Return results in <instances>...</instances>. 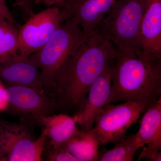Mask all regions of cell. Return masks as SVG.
I'll return each instance as SVG.
<instances>
[{"instance_id":"7a4b0ae2","label":"cell","mask_w":161,"mask_h":161,"mask_svg":"<svg viewBox=\"0 0 161 161\" xmlns=\"http://www.w3.org/2000/svg\"><path fill=\"white\" fill-rule=\"evenodd\" d=\"M115 48L106 104L135 102L142 107L144 113L161 96V60L151 61L142 53Z\"/></svg>"},{"instance_id":"d6986e66","label":"cell","mask_w":161,"mask_h":161,"mask_svg":"<svg viewBox=\"0 0 161 161\" xmlns=\"http://www.w3.org/2000/svg\"><path fill=\"white\" fill-rule=\"evenodd\" d=\"M15 6L19 9L22 14L26 17H30L34 14L32 10V0H14Z\"/></svg>"},{"instance_id":"9c48e42d","label":"cell","mask_w":161,"mask_h":161,"mask_svg":"<svg viewBox=\"0 0 161 161\" xmlns=\"http://www.w3.org/2000/svg\"><path fill=\"white\" fill-rule=\"evenodd\" d=\"M111 64L107 66L92 83L78 112L73 116L81 130L86 131L92 129L98 114L109 98Z\"/></svg>"},{"instance_id":"30bf717a","label":"cell","mask_w":161,"mask_h":161,"mask_svg":"<svg viewBox=\"0 0 161 161\" xmlns=\"http://www.w3.org/2000/svg\"><path fill=\"white\" fill-rule=\"evenodd\" d=\"M118 0H64L60 9L75 21L88 37L109 13Z\"/></svg>"},{"instance_id":"9a60e30c","label":"cell","mask_w":161,"mask_h":161,"mask_svg":"<svg viewBox=\"0 0 161 161\" xmlns=\"http://www.w3.org/2000/svg\"><path fill=\"white\" fill-rule=\"evenodd\" d=\"M100 141L93 130H79L62 145L78 161H96Z\"/></svg>"},{"instance_id":"603a6c76","label":"cell","mask_w":161,"mask_h":161,"mask_svg":"<svg viewBox=\"0 0 161 161\" xmlns=\"http://www.w3.org/2000/svg\"><path fill=\"white\" fill-rule=\"evenodd\" d=\"M150 161H161V152L160 151L157 154L155 155V156L150 160Z\"/></svg>"},{"instance_id":"ac0fdd59","label":"cell","mask_w":161,"mask_h":161,"mask_svg":"<svg viewBox=\"0 0 161 161\" xmlns=\"http://www.w3.org/2000/svg\"><path fill=\"white\" fill-rule=\"evenodd\" d=\"M47 156L48 161H78L63 146H61L56 150H48Z\"/></svg>"},{"instance_id":"4fadbf2b","label":"cell","mask_w":161,"mask_h":161,"mask_svg":"<svg viewBox=\"0 0 161 161\" xmlns=\"http://www.w3.org/2000/svg\"><path fill=\"white\" fill-rule=\"evenodd\" d=\"M144 113L137 132L142 149L137 161L150 160L161 150V96Z\"/></svg>"},{"instance_id":"7c38bea8","label":"cell","mask_w":161,"mask_h":161,"mask_svg":"<svg viewBox=\"0 0 161 161\" xmlns=\"http://www.w3.org/2000/svg\"><path fill=\"white\" fill-rule=\"evenodd\" d=\"M141 46L143 58L161 60V0H147L141 25Z\"/></svg>"},{"instance_id":"ffe728a7","label":"cell","mask_w":161,"mask_h":161,"mask_svg":"<svg viewBox=\"0 0 161 161\" xmlns=\"http://www.w3.org/2000/svg\"><path fill=\"white\" fill-rule=\"evenodd\" d=\"M0 17L5 19L15 26L17 24L10 10L8 9L5 0H0Z\"/></svg>"},{"instance_id":"52a82bcc","label":"cell","mask_w":161,"mask_h":161,"mask_svg":"<svg viewBox=\"0 0 161 161\" xmlns=\"http://www.w3.org/2000/svg\"><path fill=\"white\" fill-rule=\"evenodd\" d=\"M6 89L7 110L30 125L43 126V119L53 115L57 109L55 95L49 92L21 86L6 85Z\"/></svg>"},{"instance_id":"5b68a950","label":"cell","mask_w":161,"mask_h":161,"mask_svg":"<svg viewBox=\"0 0 161 161\" xmlns=\"http://www.w3.org/2000/svg\"><path fill=\"white\" fill-rule=\"evenodd\" d=\"M30 124L0 121V161H41L47 136L44 128L36 137Z\"/></svg>"},{"instance_id":"2e32d148","label":"cell","mask_w":161,"mask_h":161,"mask_svg":"<svg viewBox=\"0 0 161 161\" xmlns=\"http://www.w3.org/2000/svg\"><path fill=\"white\" fill-rule=\"evenodd\" d=\"M115 145L111 150L103 149L98 151L97 161H132L136 150L142 149L137 132Z\"/></svg>"},{"instance_id":"e0dca14e","label":"cell","mask_w":161,"mask_h":161,"mask_svg":"<svg viewBox=\"0 0 161 161\" xmlns=\"http://www.w3.org/2000/svg\"><path fill=\"white\" fill-rule=\"evenodd\" d=\"M19 30L0 17V63L8 61L19 54Z\"/></svg>"},{"instance_id":"8fae6325","label":"cell","mask_w":161,"mask_h":161,"mask_svg":"<svg viewBox=\"0 0 161 161\" xmlns=\"http://www.w3.org/2000/svg\"><path fill=\"white\" fill-rule=\"evenodd\" d=\"M0 80L6 85L32 87L49 93L52 91L31 56L19 53L10 60L0 63Z\"/></svg>"},{"instance_id":"7402d4cb","label":"cell","mask_w":161,"mask_h":161,"mask_svg":"<svg viewBox=\"0 0 161 161\" xmlns=\"http://www.w3.org/2000/svg\"><path fill=\"white\" fill-rule=\"evenodd\" d=\"M36 3H41L48 7L58 6L61 8L64 0H32Z\"/></svg>"},{"instance_id":"8992f818","label":"cell","mask_w":161,"mask_h":161,"mask_svg":"<svg viewBox=\"0 0 161 161\" xmlns=\"http://www.w3.org/2000/svg\"><path fill=\"white\" fill-rule=\"evenodd\" d=\"M142 113H143L142 107L135 102L105 105L92 128L99 139V146L115 145L123 142L126 138L128 129L137 122Z\"/></svg>"},{"instance_id":"3957f363","label":"cell","mask_w":161,"mask_h":161,"mask_svg":"<svg viewBox=\"0 0 161 161\" xmlns=\"http://www.w3.org/2000/svg\"><path fill=\"white\" fill-rule=\"evenodd\" d=\"M147 0H118L95 32L119 49L142 53L141 28Z\"/></svg>"},{"instance_id":"ba28073f","label":"cell","mask_w":161,"mask_h":161,"mask_svg":"<svg viewBox=\"0 0 161 161\" xmlns=\"http://www.w3.org/2000/svg\"><path fill=\"white\" fill-rule=\"evenodd\" d=\"M68 19L64 11L58 6L34 14L19 30V53L29 57L38 51Z\"/></svg>"},{"instance_id":"5bb4252c","label":"cell","mask_w":161,"mask_h":161,"mask_svg":"<svg viewBox=\"0 0 161 161\" xmlns=\"http://www.w3.org/2000/svg\"><path fill=\"white\" fill-rule=\"evenodd\" d=\"M47 138L49 140L48 150H56L78 132L74 116L64 114L46 116L42 120Z\"/></svg>"},{"instance_id":"44dd1931","label":"cell","mask_w":161,"mask_h":161,"mask_svg":"<svg viewBox=\"0 0 161 161\" xmlns=\"http://www.w3.org/2000/svg\"><path fill=\"white\" fill-rule=\"evenodd\" d=\"M9 106L6 86L0 80V112L7 110Z\"/></svg>"},{"instance_id":"277c9868","label":"cell","mask_w":161,"mask_h":161,"mask_svg":"<svg viewBox=\"0 0 161 161\" xmlns=\"http://www.w3.org/2000/svg\"><path fill=\"white\" fill-rule=\"evenodd\" d=\"M88 37L78 23L68 19L41 49L31 55L47 85L53 92L60 69Z\"/></svg>"},{"instance_id":"6da1fadb","label":"cell","mask_w":161,"mask_h":161,"mask_svg":"<svg viewBox=\"0 0 161 161\" xmlns=\"http://www.w3.org/2000/svg\"><path fill=\"white\" fill-rule=\"evenodd\" d=\"M116 52L113 43L96 32L89 37L57 76L54 89L57 109L78 112L92 83L112 64Z\"/></svg>"}]
</instances>
